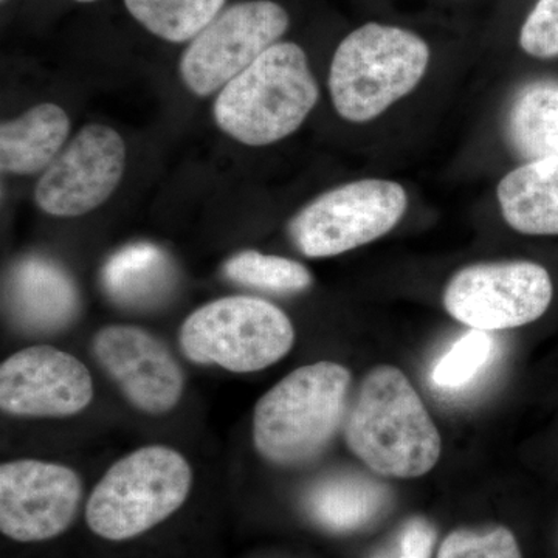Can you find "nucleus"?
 Wrapping results in <instances>:
<instances>
[{"mask_svg":"<svg viewBox=\"0 0 558 558\" xmlns=\"http://www.w3.org/2000/svg\"><path fill=\"white\" fill-rule=\"evenodd\" d=\"M387 492L359 475H337L312 488L307 506L319 524L332 531H352L379 515Z\"/></svg>","mask_w":558,"mask_h":558,"instance_id":"6ab92c4d","label":"nucleus"},{"mask_svg":"<svg viewBox=\"0 0 558 558\" xmlns=\"http://www.w3.org/2000/svg\"><path fill=\"white\" fill-rule=\"evenodd\" d=\"M65 110L51 102L28 109L20 119L0 126V168L5 174L31 175L46 171L60 156L69 137Z\"/></svg>","mask_w":558,"mask_h":558,"instance_id":"dca6fc26","label":"nucleus"},{"mask_svg":"<svg viewBox=\"0 0 558 558\" xmlns=\"http://www.w3.org/2000/svg\"><path fill=\"white\" fill-rule=\"evenodd\" d=\"M3 2H7V0H2V3H3Z\"/></svg>","mask_w":558,"mask_h":558,"instance_id":"bb28decb","label":"nucleus"},{"mask_svg":"<svg viewBox=\"0 0 558 558\" xmlns=\"http://www.w3.org/2000/svg\"><path fill=\"white\" fill-rule=\"evenodd\" d=\"M92 349L124 398L143 413H168L182 399V368L170 349L148 330L108 326L95 336Z\"/></svg>","mask_w":558,"mask_h":558,"instance_id":"ddd939ff","label":"nucleus"},{"mask_svg":"<svg viewBox=\"0 0 558 558\" xmlns=\"http://www.w3.org/2000/svg\"><path fill=\"white\" fill-rule=\"evenodd\" d=\"M318 100L307 54L299 44L278 43L220 89L213 116L242 145L267 146L299 131Z\"/></svg>","mask_w":558,"mask_h":558,"instance_id":"7ed1b4c3","label":"nucleus"},{"mask_svg":"<svg viewBox=\"0 0 558 558\" xmlns=\"http://www.w3.org/2000/svg\"><path fill=\"white\" fill-rule=\"evenodd\" d=\"M179 340L191 362L231 373H256L289 354L295 329L269 301L226 296L194 311L183 323Z\"/></svg>","mask_w":558,"mask_h":558,"instance_id":"423d86ee","label":"nucleus"},{"mask_svg":"<svg viewBox=\"0 0 558 558\" xmlns=\"http://www.w3.org/2000/svg\"><path fill=\"white\" fill-rule=\"evenodd\" d=\"M494 349V339L486 330L472 329L459 339L433 369L436 387L459 388L469 384L486 365Z\"/></svg>","mask_w":558,"mask_h":558,"instance_id":"4be33fe9","label":"nucleus"},{"mask_svg":"<svg viewBox=\"0 0 558 558\" xmlns=\"http://www.w3.org/2000/svg\"><path fill=\"white\" fill-rule=\"evenodd\" d=\"M83 486L75 470L38 459L0 468V529L16 542L58 537L78 512Z\"/></svg>","mask_w":558,"mask_h":558,"instance_id":"9b49d317","label":"nucleus"},{"mask_svg":"<svg viewBox=\"0 0 558 558\" xmlns=\"http://www.w3.org/2000/svg\"><path fill=\"white\" fill-rule=\"evenodd\" d=\"M227 0H124L140 25L168 43L193 40L222 13Z\"/></svg>","mask_w":558,"mask_h":558,"instance_id":"aec40b11","label":"nucleus"},{"mask_svg":"<svg viewBox=\"0 0 558 558\" xmlns=\"http://www.w3.org/2000/svg\"><path fill=\"white\" fill-rule=\"evenodd\" d=\"M409 207L398 182L365 179L322 194L289 222L293 245L307 258H330L389 233Z\"/></svg>","mask_w":558,"mask_h":558,"instance_id":"0eeeda50","label":"nucleus"},{"mask_svg":"<svg viewBox=\"0 0 558 558\" xmlns=\"http://www.w3.org/2000/svg\"><path fill=\"white\" fill-rule=\"evenodd\" d=\"M438 558H521V553L509 529H459L444 539Z\"/></svg>","mask_w":558,"mask_h":558,"instance_id":"5701e85b","label":"nucleus"},{"mask_svg":"<svg viewBox=\"0 0 558 558\" xmlns=\"http://www.w3.org/2000/svg\"><path fill=\"white\" fill-rule=\"evenodd\" d=\"M5 303L17 328L32 333H53L69 328L80 314V290L57 260L27 256L11 267Z\"/></svg>","mask_w":558,"mask_h":558,"instance_id":"4468645a","label":"nucleus"},{"mask_svg":"<svg viewBox=\"0 0 558 558\" xmlns=\"http://www.w3.org/2000/svg\"><path fill=\"white\" fill-rule=\"evenodd\" d=\"M92 399L89 369L61 349H22L0 366V409L11 416L69 417L86 410Z\"/></svg>","mask_w":558,"mask_h":558,"instance_id":"f8f14e48","label":"nucleus"},{"mask_svg":"<svg viewBox=\"0 0 558 558\" xmlns=\"http://www.w3.org/2000/svg\"><path fill=\"white\" fill-rule=\"evenodd\" d=\"M223 274L245 288L274 293L303 292L312 282L311 271L303 264L255 250H245L227 260Z\"/></svg>","mask_w":558,"mask_h":558,"instance_id":"412c9836","label":"nucleus"},{"mask_svg":"<svg viewBox=\"0 0 558 558\" xmlns=\"http://www.w3.org/2000/svg\"><path fill=\"white\" fill-rule=\"evenodd\" d=\"M175 271L159 245L138 242L113 253L101 271L102 288L117 304L143 310L168 295Z\"/></svg>","mask_w":558,"mask_h":558,"instance_id":"f3484780","label":"nucleus"},{"mask_svg":"<svg viewBox=\"0 0 558 558\" xmlns=\"http://www.w3.org/2000/svg\"><path fill=\"white\" fill-rule=\"evenodd\" d=\"M126 145L105 124L84 126L40 175L36 205L57 218H76L105 204L120 185Z\"/></svg>","mask_w":558,"mask_h":558,"instance_id":"9d476101","label":"nucleus"},{"mask_svg":"<svg viewBox=\"0 0 558 558\" xmlns=\"http://www.w3.org/2000/svg\"><path fill=\"white\" fill-rule=\"evenodd\" d=\"M351 373L329 360L292 371L258 400L253 442L279 468H299L318 458L347 417Z\"/></svg>","mask_w":558,"mask_h":558,"instance_id":"f03ea898","label":"nucleus"},{"mask_svg":"<svg viewBox=\"0 0 558 558\" xmlns=\"http://www.w3.org/2000/svg\"><path fill=\"white\" fill-rule=\"evenodd\" d=\"M520 46L539 60L558 57V0H538L521 28Z\"/></svg>","mask_w":558,"mask_h":558,"instance_id":"b1692460","label":"nucleus"},{"mask_svg":"<svg viewBox=\"0 0 558 558\" xmlns=\"http://www.w3.org/2000/svg\"><path fill=\"white\" fill-rule=\"evenodd\" d=\"M349 450L373 472L418 478L438 464L442 440L421 396L396 366H376L363 377L344 417Z\"/></svg>","mask_w":558,"mask_h":558,"instance_id":"f257e3e1","label":"nucleus"},{"mask_svg":"<svg viewBox=\"0 0 558 558\" xmlns=\"http://www.w3.org/2000/svg\"><path fill=\"white\" fill-rule=\"evenodd\" d=\"M76 2H80V3H90V2H95V0H76Z\"/></svg>","mask_w":558,"mask_h":558,"instance_id":"a878e982","label":"nucleus"},{"mask_svg":"<svg viewBox=\"0 0 558 558\" xmlns=\"http://www.w3.org/2000/svg\"><path fill=\"white\" fill-rule=\"evenodd\" d=\"M553 295V279L539 264L484 263L453 275L444 306L462 325L490 332L534 323L548 311Z\"/></svg>","mask_w":558,"mask_h":558,"instance_id":"1a4fd4ad","label":"nucleus"},{"mask_svg":"<svg viewBox=\"0 0 558 558\" xmlns=\"http://www.w3.org/2000/svg\"><path fill=\"white\" fill-rule=\"evenodd\" d=\"M506 132L510 146L527 161L558 157V81H534L520 89Z\"/></svg>","mask_w":558,"mask_h":558,"instance_id":"a211bd4d","label":"nucleus"},{"mask_svg":"<svg viewBox=\"0 0 558 558\" xmlns=\"http://www.w3.org/2000/svg\"><path fill=\"white\" fill-rule=\"evenodd\" d=\"M501 215L510 229L558 236V157L526 161L498 185Z\"/></svg>","mask_w":558,"mask_h":558,"instance_id":"2eb2a0df","label":"nucleus"},{"mask_svg":"<svg viewBox=\"0 0 558 558\" xmlns=\"http://www.w3.org/2000/svg\"><path fill=\"white\" fill-rule=\"evenodd\" d=\"M191 483L193 472L179 451L142 447L117 461L92 492L87 524L112 542L137 537L185 502Z\"/></svg>","mask_w":558,"mask_h":558,"instance_id":"39448f33","label":"nucleus"},{"mask_svg":"<svg viewBox=\"0 0 558 558\" xmlns=\"http://www.w3.org/2000/svg\"><path fill=\"white\" fill-rule=\"evenodd\" d=\"M424 39L389 25H363L341 40L329 70V90L341 119L366 123L416 89L427 72Z\"/></svg>","mask_w":558,"mask_h":558,"instance_id":"20e7f679","label":"nucleus"},{"mask_svg":"<svg viewBox=\"0 0 558 558\" xmlns=\"http://www.w3.org/2000/svg\"><path fill=\"white\" fill-rule=\"evenodd\" d=\"M436 531L424 519H411L400 527L387 548L371 558H429L435 548Z\"/></svg>","mask_w":558,"mask_h":558,"instance_id":"393cba45","label":"nucleus"},{"mask_svg":"<svg viewBox=\"0 0 558 558\" xmlns=\"http://www.w3.org/2000/svg\"><path fill=\"white\" fill-rule=\"evenodd\" d=\"M289 24L288 11L271 0L234 3L191 40L180 78L197 97H209L278 44Z\"/></svg>","mask_w":558,"mask_h":558,"instance_id":"6e6552de","label":"nucleus"}]
</instances>
